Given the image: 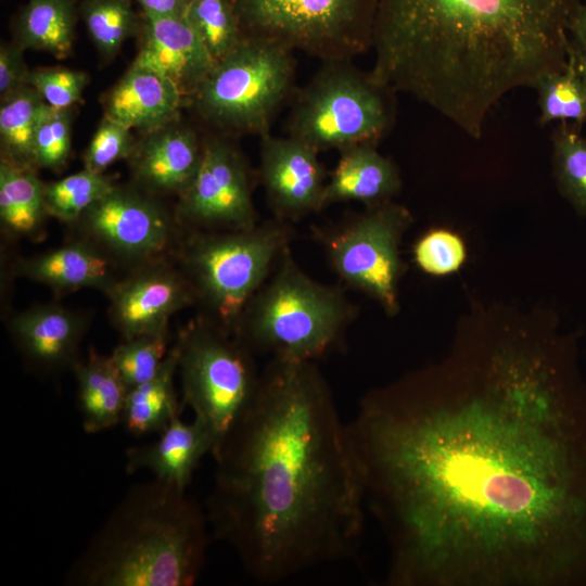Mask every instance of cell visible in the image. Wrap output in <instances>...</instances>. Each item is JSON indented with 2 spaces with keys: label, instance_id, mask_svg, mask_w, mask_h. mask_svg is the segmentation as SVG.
I'll use <instances>...</instances> for the list:
<instances>
[{
  "label": "cell",
  "instance_id": "obj_18",
  "mask_svg": "<svg viewBox=\"0 0 586 586\" xmlns=\"http://www.w3.org/2000/svg\"><path fill=\"white\" fill-rule=\"evenodd\" d=\"M186 105L188 100L171 81L135 63L103 99L105 117L141 133L179 120Z\"/></svg>",
  "mask_w": 586,
  "mask_h": 586
},
{
  "label": "cell",
  "instance_id": "obj_34",
  "mask_svg": "<svg viewBox=\"0 0 586 586\" xmlns=\"http://www.w3.org/2000/svg\"><path fill=\"white\" fill-rule=\"evenodd\" d=\"M49 107L35 138L37 168L62 170L68 162L72 146L73 110Z\"/></svg>",
  "mask_w": 586,
  "mask_h": 586
},
{
  "label": "cell",
  "instance_id": "obj_23",
  "mask_svg": "<svg viewBox=\"0 0 586 586\" xmlns=\"http://www.w3.org/2000/svg\"><path fill=\"white\" fill-rule=\"evenodd\" d=\"M77 382L78 406L82 428L98 433L122 423L128 387L110 356L89 351L71 368Z\"/></svg>",
  "mask_w": 586,
  "mask_h": 586
},
{
  "label": "cell",
  "instance_id": "obj_21",
  "mask_svg": "<svg viewBox=\"0 0 586 586\" xmlns=\"http://www.w3.org/2000/svg\"><path fill=\"white\" fill-rule=\"evenodd\" d=\"M154 442L126 453V471H150L154 479L186 489L202 458L213 451V440L198 419L175 418Z\"/></svg>",
  "mask_w": 586,
  "mask_h": 586
},
{
  "label": "cell",
  "instance_id": "obj_10",
  "mask_svg": "<svg viewBox=\"0 0 586 586\" xmlns=\"http://www.w3.org/2000/svg\"><path fill=\"white\" fill-rule=\"evenodd\" d=\"M245 38L321 62L353 61L372 46L377 0H231Z\"/></svg>",
  "mask_w": 586,
  "mask_h": 586
},
{
  "label": "cell",
  "instance_id": "obj_7",
  "mask_svg": "<svg viewBox=\"0 0 586 586\" xmlns=\"http://www.w3.org/2000/svg\"><path fill=\"white\" fill-rule=\"evenodd\" d=\"M296 61L280 44L245 38L215 66L190 99L199 116L229 135L264 137L293 91Z\"/></svg>",
  "mask_w": 586,
  "mask_h": 586
},
{
  "label": "cell",
  "instance_id": "obj_26",
  "mask_svg": "<svg viewBox=\"0 0 586 586\" xmlns=\"http://www.w3.org/2000/svg\"><path fill=\"white\" fill-rule=\"evenodd\" d=\"M37 169L0 161V219L12 235L30 237L48 216L44 184Z\"/></svg>",
  "mask_w": 586,
  "mask_h": 586
},
{
  "label": "cell",
  "instance_id": "obj_13",
  "mask_svg": "<svg viewBox=\"0 0 586 586\" xmlns=\"http://www.w3.org/2000/svg\"><path fill=\"white\" fill-rule=\"evenodd\" d=\"M75 224L85 240L107 255L139 265L160 258L171 245L178 225L152 194L117 186Z\"/></svg>",
  "mask_w": 586,
  "mask_h": 586
},
{
  "label": "cell",
  "instance_id": "obj_14",
  "mask_svg": "<svg viewBox=\"0 0 586 586\" xmlns=\"http://www.w3.org/2000/svg\"><path fill=\"white\" fill-rule=\"evenodd\" d=\"M107 296L110 318L124 339L168 332L170 317L196 302L182 270L158 258L118 279Z\"/></svg>",
  "mask_w": 586,
  "mask_h": 586
},
{
  "label": "cell",
  "instance_id": "obj_41",
  "mask_svg": "<svg viewBox=\"0 0 586 586\" xmlns=\"http://www.w3.org/2000/svg\"><path fill=\"white\" fill-rule=\"evenodd\" d=\"M570 49L573 54L576 68L586 84V43H577L571 40Z\"/></svg>",
  "mask_w": 586,
  "mask_h": 586
},
{
  "label": "cell",
  "instance_id": "obj_25",
  "mask_svg": "<svg viewBox=\"0 0 586 586\" xmlns=\"http://www.w3.org/2000/svg\"><path fill=\"white\" fill-rule=\"evenodd\" d=\"M79 18L77 0H27L13 21L14 41L21 47L67 58Z\"/></svg>",
  "mask_w": 586,
  "mask_h": 586
},
{
  "label": "cell",
  "instance_id": "obj_38",
  "mask_svg": "<svg viewBox=\"0 0 586 586\" xmlns=\"http://www.w3.org/2000/svg\"><path fill=\"white\" fill-rule=\"evenodd\" d=\"M25 49L14 40L0 47V100H4L24 86L29 69L24 60Z\"/></svg>",
  "mask_w": 586,
  "mask_h": 586
},
{
  "label": "cell",
  "instance_id": "obj_39",
  "mask_svg": "<svg viewBox=\"0 0 586 586\" xmlns=\"http://www.w3.org/2000/svg\"><path fill=\"white\" fill-rule=\"evenodd\" d=\"M142 14L152 16H184L192 0H135Z\"/></svg>",
  "mask_w": 586,
  "mask_h": 586
},
{
  "label": "cell",
  "instance_id": "obj_19",
  "mask_svg": "<svg viewBox=\"0 0 586 586\" xmlns=\"http://www.w3.org/2000/svg\"><path fill=\"white\" fill-rule=\"evenodd\" d=\"M10 329L33 365L46 370L72 368L78 359L87 319L59 305H39L14 316Z\"/></svg>",
  "mask_w": 586,
  "mask_h": 586
},
{
  "label": "cell",
  "instance_id": "obj_8",
  "mask_svg": "<svg viewBox=\"0 0 586 586\" xmlns=\"http://www.w3.org/2000/svg\"><path fill=\"white\" fill-rule=\"evenodd\" d=\"M394 95L352 61L322 62L296 94L289 136L319 153L360 143L378 144L394 124Z\"/></svg>",
  "mask_w": 586,
  "mask_h": 586
},
{
  "label": "cell",
  "instance_id": "obj_37",
  "mask_svg": "<svg viewBox=\"0 0 586 586\" xmlns=\"http://www.w3.org/2000/svg\"><path fill=\"white\" fill-rule=\"evenodd\" d=\"M135 143L130 128L103 116L84 153V168L103 174L117 161L128 160Z\"/></svg>",
  "mask_w": 586,
  "mask_h": 586
},
{
  "label": "cell",
  "instance_id": "obj_15",
  "mask_svg": "<svg viewBox=\"0 0 586 586\" xmlns=\"http://www.w3.org/2000/svg\"><path fill=\"white\" fill-rule=\"evenodd\" d=\"M318 154L290 136L260 138L259 180L276 218L291 222L323 209L328 178Z\"/></svg>",
  "mask_w": 586,
  "mask_h": 586
},
{
  "label": "cell",
  "instance_id": "obj_2",
  "mask_svg": "<svg viewBox=\"0 0 586 586\" xmlns=\"http://www.w3.org/2000/svg\"><path fill=\"white\" fill-rule=\"evenodd\" d=\"M212 457L209 527L255 579L277 583L354 555L364 484L316 361L270 358L251 408Z\"/></svg>",
  "mask_w": 586,
  "mask_h": 586
},
{
  "label": "cell",
  "instance_id": "obj_40",
  "mask_svg": "<svg viewBox=\"0 0 586 586\" xmlns=\"http://www.w3.org/2000/svg\"><path fill=\"white\" fill-rule=\"evenodd\" d=\"M570 39L573 42L586 43V0H581L571 20Z\"/></svg>",
  "mask_w": 586,
  "mask_h": 586
},
{
  "label": "cell",
  "instance_id": "obj_16",
  "mask_svg": "<svg viewBox=\"0 0 586 586\" xmlns=\"http://www.w3.org/2000/svg\"><path fill=\"white\" fill-rule=\"evenodd\" d=\"M135 64L145 66L171 81L188 100L216 62L184 16L141 13Z\"/></svg>",
  "mask_w": 586,
  "mask_h": 586
},
{
  "label": "cell",
  "instance_id": "obj_5",
  "mask_svg": "<svg viewBox=\"0 0 586 586\" xmlns=\"http://www.w3.org/2000/svg\"><path fill=\"white\" fill-rule=\"evenodd\" d=\"M356 311L343 286L311 278L290 249L246 305L233 335L254 354L317 361L343 344Z\"/></svg>",
  "mask_w": 586,
  "mask_h": 586
},
{
  "label": "cell",
  "instance_id": "obj_29",
  "mask_svg": "<svg viewBox=\"0 0 586 586\" xmlns=\"http://www.w3.org/2000/svg\"><path fill=\"white\" fill-rule=\"evenodd\" d=\"M533 88L537 91L539 125L566 122L582 128L586 123V84L576 68L571 49L566 65L540 77Z\"/></svg>",
  "mask_w": 586,
  "mask_h": 586
},
{
  "label": "cell",
  "instance_id": "obj_3",
  "mask_svg": "<svg viewBox=\"0 0 586 586\" xmlns=\"http://www.w3.org/2000/svg\"><path fill=\"white\" fill-rule=\"evenodd\" d=\"M581 0H377L372 77L482 137L509 92L566 65Z\"/></svg>",
  "mask_w": 586,
  "mask_h": 586
},
{
  "label": "cell",
  "instance_id": "obj_33",
  "mask_svg": "<svg viewBox=\"0 0 586 586\" xmlns=\"http://www.w3.org/2000/svg\"><path fill=\"white\" fill-rule=\"evenodd\" d=\"M168 351V332L143 334L124 339L110 358L130 390L155 375Z\"/></svg>",
  "mask_w": 586,
  "mask_h": 586
},
{
  "label": "cell",
  "instance_id": "obj_4",
  "mask_svg": "<svg viewBox=\"0 0 586 586\" xmlns=\"http://www.w3.org/2000/svg\"><path fill=\"white\" fill-rule=\"evenodd\" d=\"M206 512L186 489L154 479L135 486L71 569L84 586H190L204 566Z\"/></svg>",
  "mask_w": 586,
  "mask_h": 586
},
{
  "label": "cell",
  "instance_id": "obj_17",
  "mask_svg": "<svg viewBox=\"0 0 586 586\" xmlns=\"http://www.w3.org/2000/svg\"><path fill=\"white\" fill-rule=\"evenodd\" d=\"M203 141L176 120L142 133L128 157L136 183L149 194L180 195L193 180L202 157Z\"/></svg>",
  "mask_w": 586,
  "mask_h": 586
},
{
  "label": "cell",
  "instance_id": "obj_12",
  "mask_svg": "<svg viewBox=\"0 0 586 586\" xmlns=\"http://www.w3.org/2000/svg\"><path fill=\"white\" fill-rule=\"evenodd\" d=\"M252 174L242 153L225 137L203 140L199 169L180 194L175 218L190 231L243 230L258 224Z\"/></svg>",
  "mask_w": 586,
  "mask_h": 586
},
{
  "label": "cell",
  "instance_id": "obj_11",
  "mask_svg": "<svg viewBox=\"0 0 586 586\" xmlns=\"http://www.w3.org/2000/svg\"><path fill=\"white\" fill-rule=\"evenodd\" d=\"M409 211L392 201L366 207L341 224L316 228L314 234L344 286L375 300L387 315L398 311L399 256Z\"/></svg>",
  "mask_w": 586,
  "mask_h": 586
},
{
  "label": "cell",
  "instance_id": "obj_24",
  "mask_svg": "<svg viewBox=\"0 0 586 586\" xmlns=\"http://www.w3.org/2000/svg\"><path fill=\"white\" fill-rule=\"evenodd\" d=\"M179 365V343L169 348L153 378L128 391L122 423L133 435L161 433L183 407L178 399L175 378Z\"/></svg>",
  "mask_w": 586,
  "mask_h": 586
},
{
  "label": "cell",
  "instance_id": "obj_22",
  "mask_svg": "<svg viewBox=\"0 0 586 586\" xmlns=\"http://www.w3.org/2000/svg\"><path fill=\"white\" fill-rule=\"evenodd\" d=\"M339 153L337 163L327 180L323 208L348 201L374 206L391 201L399 191V171L378 151L377 144H355Z\"/></svg>",
  "mask_w": 586,
  "mask_h": 586
},
{
  "label": "cell",
  "instance_id": "obj_35",
  "mask_svg": "<svg viewBox=\"0 0 586 586\" xmlns=\"http://www.w3.org/2000/svg\"><path fill=\"white\" fill-rule=\"evenodd\" d=\"M466 255L461 238L446 229L430 230L413 246L417 266L432 276H446L457 271Z\"/></svg>",
  "mask_w": 586,
  "mask_h": 586
},
{
  "label": "cell",
  "instance_id": "obj_32",
  "mask_svg": "<svg viewBox=\"0 0 586 586\" xmlns=\"http://www.w3.org/2000/svg\"><path fill=\"white\" fill-rule=\"evenodd\" d=\"M184 17L215 62L244 39L231 0H192Z\"/></svg>",
  "mask_w": 586,
  "mask_h": 586
},
{
  "label": "cell",
  "instance_id": "obj_28",
  "mask_svg": "<svg viewBox=\"0 0 586 586\" xmlns=\"http://www.w3.org/2000/svg\"><path fill=\"white\" fill-rule=\"evenodd\" d=\"M135 0H81L79 17L99 55L110 61L126 40L137 37L141 13L133 10Z\"/></svg>",
  "mask_w": 586,
  "mask_h": 586
},
{
  "label": "cell",
  "instance_id": "obj_30",
  "mask_svg": "<svg viewBox=\"0 0 586 586\" xmlns=\"http://www.w3.org/2000/svg\"><path fill=\"white\" fill-rule=\"evenodd\" d=\"M115 184L104 174L87 168L58 181L44 184L46 208L49 216L63 222H76Z\"/></svg>",
  "mask_w": 586,
  "mask_h": 586
},
{
  "label": "cell",
  "instance_id": "obj_27",
  "mask_svg": "<svg viewBox=\"0 0 586 586\" xmlns=\"http://www.w3.org/2000/svg\"><path fill=\"white\" fill-rule=\"evenodd\" d=\"M49 107L40 94L28 85L1 100V161L38 169L35 160V138Z\"/></svg>",
  "mask_w": 586,
  "mask_h": 586
},
{
  "label": "cell",
  "instance_id": "obj_9",
  "mask_svg": "<svg viewBox=\"0 0 586 586\" xmlns=\"http://www.w3.org/2000/svg\"><path fill=\"white\" fill-rule=\"evenodd\" d=\"M182 406L213 440L212 455L251 408L260 383L254 353L205 317L177 337Z\"/></svg>",
  "mask_w": 586,
  "mask_h": 586
},
{
  "label": "cell",
  "instance_id": "obj_1",
  "mask_svg": "<svg viewBox=\"0 0 586 586\" xmlns=\"http://www.w3.org/2000/svg\"><path fill=\"white\" fill-rule=\"evenodd\" d=\"M499 344L370 391L347 423L392 586H586V383Z\"/></svg>",
  "mask_w": 586,
  "mask_h": 586
},
{
  "label": "cell",
  "instance_id": "obj_31",
  "mask_svg": "<svg viewBox=\"0 0 586 586\" xmlns=\"http://www.w3.org/2000/svg\"><path fill=\"white\" fill-rule=\"evenodd\" d=\"M553 169L562 194L586 215V138L581 128L561 123L551 136Z\"/></svg>",
  "mask_w": 586,
  "mask_h": 586
},
{
  "label": "cell",
  "instance_id": "obj_20",
  "mask_svg": "<svg viewBox=\"0 0 586 586\" xmlns=\"http://www.w3.org/2000/svg\"><path fill=\"white\" fill-rule=\"evenodd\" d=\"M14 269L17 276L63 294L80 289H95L107 294L119 279L115 277L111 256L85 239L21 258Z\"/></svg>",
  "mask_w": 586,
  "mask_h": 586
},
{
  "label": "cell",
  "instance_id": "obj_36",
  "mask_svg": "<svg viewBox=\"0 0 586 586\" xmlns=\"http://www.w3.org/2000/svg\"><path fill=\"white\" fill-rule=\"evenodd\" d=\"M88 81L87 73L65 67L35 68L26 78V85L53 109H69L81 102Z\"/></svg>",
  "mask_w": 586,
  "mask_h": 586
},
{
  "label": "cell",
  "instance_id": "obj_6",
  "mask_svg": "<svg viewBox=\"0 0 586 586\" xmlns=\"http://www.w3.org/2000/svg\"><path fill=\"white\" fill-rule=\"evenodd\" d=\"M181 270L206 319L233 334L246 305L291 249V222L272 218L243 230L190 231Z\"/></svg>",
  "mask_w": 586,
  "mask_h": 586
}]
</instances>
